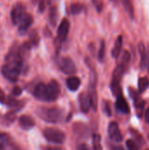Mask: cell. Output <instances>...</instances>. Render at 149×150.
I'll return each instance as SVG.
<instances>
[{
    "label": "cell",
    "mask_w": 149,
    "mask_h": 150,
    "mask_svg": "<svg viewBox=\"0 0 149 150\" xmlns=\"http://www.w3.org/2000/svg\"><path fill=\"white\" fill-rule=\"evenodd\" d=\"M6 63L1 68L3 76L11 83L18 81L23 69L24 59L19 54L18 47H12L5 58Z\"/></svg>",
    "instance_id": "cell-1"
},
{
    "label": "cell",
    "mask_w": 149,
    "mask_h": 150,
    "mask_svg": "<svg viewBox=\"0 0 149 150\" xmlns=\"http://www.w3.org/2000/svg\"><path fill=\"white\" fill-rule=\"evenodd\" d=\"M32 93L38 100L43 102H54L57 100L61 94V86L55 80H51L48 83L40 82L34 85Z\"/></svg>",
    "instance_id": "cell-2"
},
{
    "label": "cell",
    "mask_w": 149,
    "mask_h": 150,
    "mask_svg": "<svg viewBox=\"0 0 149 150\" xmlns=\"http://www.w3.org/2000/svg\"><path fill=\"white\" fill-rule=\"evenodd\" d=\"M37 114L44 121L52 124L59 123L63 119V112L57 107H40L37 110Z\"/></svg>",
    "instance_id": "cell-3"
},
{
    "label": "cell",
    "mask_w": 149,
    "mask_h": 150,
    "mask_svg": "<svg viewBox=\"0 0 149 150\" xmlns=\"http://www.w3.org/2000/svg\"><path fill=\"white\" fill-rule=\"evenodd\" d=\"M43 136L48 142L54 144H62L66 141L65 134L61 130L54 127H47L44 129Z\"/></svg>",
    "instance_id": "cell-4"
},
{
    "label": "cell",
    "mask_w": 149,
    "mask_h": 150,
    "mask_svg": "<svg viewBox=\"0 0 149 150\" xmlns=\"http://www.w3.org/2000/svg\"><path fill=\"white\" fill-rule=\"evenodd\" d=\"M57 66L61 72L66 75H74L76 72V66L69 57H62L57 61Z\"/></svg>",
    "instance_id": "cell-5"
},
{
    "label": "cell",
    "mask_w": 149,
    "mask_h": 150,
    "mask_svg": "<svg viewBox=\"0 0 149 150\" xmlns=\"http://www.w3.org/2000/svg\"><path fill=\"white\" fill-rule=\"evenodd\" d=\"M129 95L132 98L134 106L136 108V112H137V115L139 117H141L143 114V110L145 107V102L142 100V98L140 96V92L137 91L136 90L133 89V88H129Z\"/></svg>",
    "instance_id": "cell-6"
},
{
    "label": "cell",
    "mask_w": 149,
    "mask_h": 150,
    "mask_svg": "<svg viewBox=\"0 0 149 150\" xmlns=\"http://www.w3.org/2000/svg\"><path fill=\"white\" fill-rule=\"evenodd\" d=\"M25 7L22 3H17L11 11V18L14 25H18L21 18L25 14Z\"/></svg>",
    "instance_id": "cell-7"
},
{
    "label": "cell",
    "mask_w": 149,
    "mask_h": 150,
    "mask_svg": "<svg viewBox=\"0 0 149 150\" xmlns=\"http://www.w3.org/2000/svg\"><path fill=\"white\" fill-rule=\"evenodd\" d=\"M108 134H109L110 139L114 142L119 143L123 140V136H122V134H121V132L119 130V125L115 121H112L109 124V126H108Z\"/></svg>",
    "instance_id": "cell-8"
},
{
    "label": "cell",
    "mask_w": 149,
    "mask_h": 150,
    "mask_svg": "<svg viewBox=\"0 0 149 150\" xmlns=\"http://www.w3.org/2000/svg\"><path fill=\"white\" fill-rule=\"evenodd\" d=\"M69 28H70V23L68 19L63 18L61 24L59 25L57 30V39L60 42H63L66 40L69 32Z\"/></svg>",
    "instance_id": "cell-9"
},
{
    "label": "cell",
    "mask_w": 149,
    "mask_h": 150,
    "mask_svg": "<svg viewBox=\"0 0 149 150\" xmlns=\"http://www.w3.org/2000/svg\"><path fill=\"white\" fill-rule=\"evenodd\" d=\"M32 22H33V18L32 17V15H30L29 13H25L18 23L19 33H25L28 30V28L32 25Z\"/></svg>",
    "instance_id": "cell-10"
},
{
    "label": "cell",
    "mask_w": 149,
    "mask_h": 150,
    "mask_svg": "<svg viewBox=\"0 0 149 150\" xmlns=\"http://www.w3.org/2000/svg\"><path fill=\"white\" fill-rule=\"evenodd\" d=\"M18 124L22 129L28 131V130L32 129V127H34L35 121L32 117H30L28 115H22L18 119Z\"/></svg>",
    "instance_id": "cell-11"
},
{
    "label": "cell",
    "mask_w": 149,
    "mask_h": 150,
    "mask_svg": "<svg viewBox=\"0 0 149 150\" xmlns=\"http://www.w3.org/2000/svg\"><path fill=\"white\" fill-rule=\"evenodd\" d=\"M73 130H74V133L80 138H87V136L90 134V130L88 128V127L83 123H75L74 126H73Z\"/></svg>",
    "instance_id": "cell-12"
},
{
    "label": "cell",
    "mask_w": 149,
    "mask_h": 150,
    "mask_svg": "<svg viewBox=\"0 0 149 150\" xmlns=\"http://www.w3.org/2000/svg\"><path fill=\"white\" fill-rule=\"evenodd\" d=\"M78 101H79V105H80V108L81 111L84 113H87L90 107H91V104H90V99L88 94L85 93H81L78 97Z\"/></svg>",
    "instance_id": "cell-13"
},
{
    "label": "cell",
    "mask_w": 149,
    "mask_h": 150,
    "mask_svg": "<svg viewBox=\"0 0 149 150\" xmlns=\"http://www.w3.org/2000/svg\"><path fill=\"white\" fill-rule=\"evenodd\" d=\"M116 107L117 109L124 113V114H127L130 112V107H129V105L127 103V101L126 100V98L120 95L119 97H117V100H116Z\"/></svg>",
    "instance_id": "cell-14"
},
{
    "label": "cell",
    "mask_w": 149,
    "mask_h": 150,
    "mask_svg": "<svg viewBox=\"0 0 149 150\" xmlns=\"http://www.w3.org/2000/svg\"><path fill=\"white\" fill-rule=\"evenodd\" d=\"M66 84L69 91H76L81 85V80H80V78H78L76 76H70L67 79Z\"/></svg>",
    "instance_id": "cell-15"
},
{
    "label": "cell",
    "mask_w": 149,
    "mask_h": 150,
    "mask_svg": "<svg viewBox=\"0 0 149 150\" xmlns=\"http://www.w3.org/2000/svg\"><path fill=\"white\" fill-rule=\"evenodd\" d=\"M122 46H123V37L122 35H119V37L116 40V42L114 44V47L112 51V55L113 58H119L121 50H122Z\"/></svg>",
    "instance_id": "cell-16"
},
{
    "label": "cell",
    "mask_w": 149,
    "mask_h": 150,
    "mask_svg": "<svg viewBox=\"0 0 149 150\" xmlns=\"http://www.w3.org/2000/svg\"><path fill=\"white\" fill-rule=\"evenodd\" d=\"M138 49L140 52L141 55V68H145L147 66V62H148V54L146 50V47L143 42H140L138 45Z\"/></svg>",
    "instance_id": "cell-17"
},
{
    "label": "cell",
    "mask_w": 149,
    "mask_h": 150,
    "mask_svg": "<svg viewBox=\"0 0 149 150\" xmlns=\"http://www.w3.org/2000/svg\"><path fill=\"white\" fill-rule=\"evenodd\" d=\"M11 142V137L5 133H0V150H6Z\"/></svg>",
    "instance_id": "cell-18"
},
{
    "label": "cell",
    "mask_w": 149,
    "mask_h": 150,
    "mask_svg": "<svg viewBox=\"0 0 149 150\" xmlns=\"http://www.w3.org/2000/svg\"><path fill=\"white\" fill-rule=\"evenodd\" d=\"M58 19V12L57 8L55 6H51L49 10V22L53 27H54L57 24Z\"/></svg>",
    "instance_id": "cell-19"
},
{
    "label": "cell",
    "mask_w": 149,
    "mask_h": 150,
    "mask_svg": "<svg viewBox=\"0 0 149 150\" xmlns=\"http://www.w3.org/2000/svg\"><path fill=\"white\" fill-rule=\"evenodd\" d=\"M121 1L124 5V8L126 11V12L128 13V15L132 18H134V8H133V5L131 0H121Z\"/></svg>",
    "instance_id": "cell-20"
},
{
    "label": "cell",
    "mask_w": 149,
    "mask_h": 150,
    "mask_svg": "<svg viewBox=\"0 0 149 150\" xmlns=\"http://www.w3.org/2000/svg\"><path fill=\"white\" fill-rule=\"evenodd\" d=\"M92 150H102L101 135L98 134H94L92 135Z\"/></svg>",
    "instance_id": "cell-21"
},
{
    "label": "cell",
    "mask_w": 149,
    "mask_h": 150,
    "mask_svg": "<svg viewBox=\"0 0 149 150\" xmlns=\"http://www.w3.org/2000/svg\"><path fill=\"white\" fill-rule=\"evenodd\" d=\"M149 86V80L148 77H141L138 81V88L139 92L142 93L144 92Z\"/></svg>",
    "instance_id": "cell-22"
},
{
    "label": "cell",
    "mask_w": 149,
    "mask_h": 150,
    "mask_svg": "<svg viewBox=\"0 0 149 150\" xmlns=\"http://www.w3.org/2000/svg\"><path fill=\"white\" fill-rule=\"evenodd\" d=\"M84 9V5L80 3H74L70 5V12L73 15L80 14Z\"/></svg>",
    "instance_id": "cell-23"
},
{
    "label": "cell",
    "mask_w": 149,
    "mask_h": 150,
    "mask_svg": "<svg viewBox=\"0 0 149 150\" xmlns=\"http://www.w3.org/2000/svg\"><path fill=\"white\" fill-rule=\"evenodd\" d=\"M105 49H106L105 42V40H101L100 46H99V50H98V54H97V58L100 62H104V59L105 56Z\"/></svg>",
    "instance_id": "cell-24"
},
{
    "label": "cell",
    "mask_w": 149,
    "mask_h": 150,
    "mask_svg": "<svg viewBox=\"0 0 149 150\" xmlns=\"http://www.w3.org/2000/svg\"><path fill=\"white\" fill-rule=\"evenodd\" d=\"M17 112H18L15 111V110H11V111H10L9 112H7V113L4 115V121H5L6 123H8V124L12 123V122L16 120V113H17Z\"/></svg>",
    "instance_id": "cell-25"
},
{
    "label": "cell",
    "mask_w": 149,
    "mask_h": 150,
    "mask_svg": "<svg viewBox=\"0 0 149 150\" xmlns=\"http://www.w3.org/2000/svg\"><path fill=\"white\" fill-rule=\"evenodd\" d=\"M126 148L128 150H140V146L137 144V142L132 139H129L126 142Z\"/></svg>",
    "instance_id": "cell-26"
},
{
    "label": "cell",
    "mask_w": 149,
    "mask_h": 150,
    "mask_svg": "<svg viewBox=\"0 0 149 150\" xmlns=\"http://www.w3.org/2000/svg\"><path fill=\"white\" fill-rule=\"evenodd\" d=\"M39 36L37 34V32L36 31H32L31 33H30V42L31 44L33 46H37L38 43H39Z\"/></svg>",
    "instance_id": "cell-27"
},
{
    "label": "cell",
    "mask_w": 149,
    "mask_h": 150,
    "mask_svg": "<svg viewBox=\"0 0 149 150\" xmlns=\"http://www.w3.org/2000/svg\"><path fill=\"white\" fill-rule=\"evenodd\" d=\"M92 4L95 6L97 12H101L104 9V3L102 0H92Z\"/></svg>",
    "instance_id": "cell-28"
},
{
    "label": "cell",
    "mask_w": 149,
    "mask_h": 150,
    "mask_svg": "<svg viewBox=\"0 0 149 150\" xmlns=\"http://www.w3.org/2000/svg\"><path fill=\"white\" fill-rule=\"evenodd\" d=\"M131 134H132L136 138V140H138V141H139V142H142V143H144V140H143L142 135H141V134H140L136 130L132 129V130H131Z\"/></svg>",
    "instance_id": "cell-29"
},
{
    "label": "cell",
    "mask_w": 149,
    "mask_h": 150,
    "mask_svg": "<svg viewBox=\"0 0 149 150\" xmlns=\"http://www.w3.org/2000/svg\"><path fill=\"white\" fill-rule=\"evenodd\" d=\"M11 93H12V95H13L14 97H18V96H20L21 93H22V89H21L20 87H18V86H16V87H14V88L12 89Z\"/></svg>",
    "instance_id": "cell-30"
},
{
    "label": "cell",
    "mask_w": 149,
    "mask_h": 150,
    "mask_svg": "<svg viewBox=\"0 0 149 150\" xmlns=\"http://www.w3.org/2000/svg\"><path fill=\"white\" fill-rule=\"evenodd\" d=\"M46 8L45 4V0H39V7H38V11L40 13H43Z\"/></svg>",
    "instance_id": "cell-31"
},
{
    "label": "cell",
    "mask_w": 149,
    "mask_h": 150,
    "mask_svg": "<svg viewBox=\"0 0 149 150\" xmlns=\"http://www.w3.org/2000/svg\"><path fill=\"white\" fill-rule=\"evenodd\" d=\"M7 98H8V96L5 95V93L0 89V103L2 105H4L5 104V102L7 100Z\"/></svg>",
    "instance_id": "cell-32"
},
{
    "label": "cell",
    "mask_w": 149,
    "mask_h": 150,
    "mask_svg": "<svg viewBox=\"0 0 149 150\" xmlns=\"http://www.w3.org/2000/svg\"><path fill=\"white\" fill-rule=\"evenodd\" d=\"M104 109H105V113L108 115V116H111L112 115V112H111V108H110V105L108 102H104Z\"/></svg>",
    "instance_id": "cell-33"
},
{
    "label": "cell",
    "mask_w": 149,
    "mask_h": 150,
    "mask_svg": "<svg viewBox=\"0 0 149 150\" xmlns=\"http://www.w3.org/2000/svg\"><path fill=\"white\" fill-rule=\"evenodd\" d=\"M9 149L10 150H23L19 146H18L17 144L13 143L12 142H11L10 146H9Z\"/></svg>",
    "instance_id": "cell-34"
},
{
    "label": "cell",
    "mask_w": 149,
    "mask_h": 150,
    "mask_svg": "<svg viewBox=\"0 0 149 150\" xmlns=\"http://www.w3.org/2000/svg\"><path fill=\"white\" fill-rule=\"evenodd\" d=\"M76 150H90L86 144H79L76 148Z\"/></svg>",
    "instance_id": "cell-35"
},
{
    "label": "cell",
    "mask_w": 149,
    "mask_h": 150,
    "mask_svg": "<svg viewBox=\"0 0 149 150\" xmlns=\"http://www.w3.org/2000/svg\"><path fill=\"white\" fill-rule=\"evenodd\" d=\"M42 150H61L60 148H56V147H44L42 148Z\"/></svg>",
    "instance_id": "cell-36"
},
{
    "label": "cell",
    "mask_w": 149,
    "mask_h": 150,
    "mask_svg": "<svg viewBox=\"0 0 149 150\" xmlns=\"http://www.w3.org/2000/svg\"><path fill=\"white\" fill-rule=\"evenodd\" d=\"M145 120L148 124H149V107L147 109V111L145 112Z\"/></svg>",
    "instance_id": "cell-37"
},
{
    "label": "cell",
    "mask_w": 149,
    "mask_h": 150,
    "mask_svg": "<svg viewBox=\"0 0 149 150\" xmlns=\"http://www.w3.org/2000/svg\"><path fill=\"white\" fill-rule=\"evenodd\" d=\"M111 150H126L122 146H113Z\"/></svg>",
    "instance_id": "cell-38"
},
{
    "label": "cell",
    "mask_w": 149,
    "mask_h": 150,
    "mask_svg": "<svg viewBox=\"0 0 149 150\" xmlns=\"http://www.w3.org/2000/svg\"><path fill=\"white\" fill-rule=\"evenodd\" d=\"M113 1H115V0H113Z\"/></svg>",
    "instance_id": "cell-39"
},
{
    "label": "cell",
    "mask_w": 149,
    "mask_h": 150,
    "mask_svg": "<svg viewBox=\"0 0 149 150\" xmlns=\"http://www.w3.org/2000/svg\"><path fill=\"white\" fill-rule=\"evenodd\" d=\"M148 150H149V149H148Z\"/></svg>",
    "instance_id": "cell-40"
},
{
    "label": "cell",
    "mask_w": 149,
    "mask_h": 150,
    "mask_svg": "<svg viewBox=\"0 0 149 150\" xmlns=\"http://www.w3.org/2000/svg\"></svg>",
    "instance_id": "cell-41"
}]
</instances>
